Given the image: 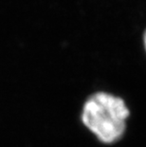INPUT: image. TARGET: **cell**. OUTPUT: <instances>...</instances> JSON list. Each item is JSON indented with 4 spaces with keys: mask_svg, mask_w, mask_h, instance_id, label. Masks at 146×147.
Returning <instances> with one entry per match:
<instances>
[{
    "mask_svg": "<svg viewBox=\"0 0 146 147\" xmlns=\"http://www.w3.org/2000/svg\"><path fill=\"white\" fill-rule=\"evenodd\" d=\"M129 116L130 109L122 97L97 91L83 102L81 121L99 142L113 144L125 134Z\"/></svg>",
    "mask_w": 146,
    "mask_h": 147,
    "instance_id": "1",
    "label": "cell"
},
{
    "mask_svg": "<svg viewBox=\"0 0 146 147\" xmlns=\"http://www.w3.org/2000/svg\"><path fill=\"white\" fill-rule=\"evenodd\" d=\"M142 43H143V48H144V51L146 52V30H144L143 36H142Z\"/></svg>",
    "mask_w": 146,
    "mask_h": 147,
    "instance_id": "2",
    "label": "cell"
}]
</instances>
